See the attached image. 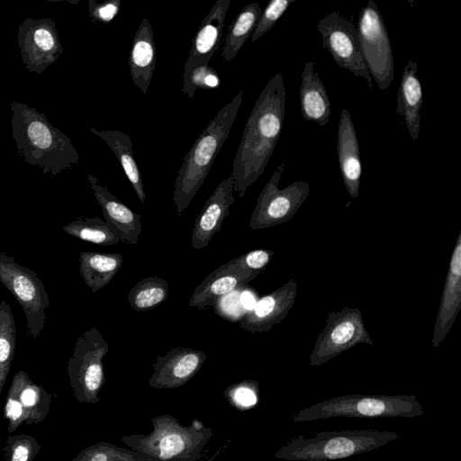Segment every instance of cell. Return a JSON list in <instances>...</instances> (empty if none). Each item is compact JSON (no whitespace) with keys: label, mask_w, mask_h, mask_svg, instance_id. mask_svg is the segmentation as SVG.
Listing matches in <instances>:
<instances>
[{"label":"cell","mask_w":461,"mask_h":461,"mask_svg":"<svg viewBox=\"0 0 461 461\" xmlns=\"http://www.w3.org/2000/svg\"><path fill=\"white\" fill-rule=\"evenodd\" d=\"M285 110L284 78L276 73L252 108L232 164L230 175L240 197L264 173L282 132Z\"/></svg>","instance_id":"6da1fadb"},{"label":"cell","mask_w":461,"mask_h":461,"mask_svg":"<svg viewBox=\"0 0 461 461\" xmlns=\"http://www.w3.org/2000/svg\"><path fill=\"white\" fill-rule=\"evenodd\" d=\"M10 107L13 139L27 164L40 167L51 177L79 165L80 157L71 140L44 113L17 101L11 102Z\"/></svg>","instance_id":"7a4b0ae2"},{"label":"cell","mask_w":461,"mask_h":461,"mask_svg":"<svg viewBox=\"0 0 461 461\" xmlns=\"http://www.w3.org/2000/svg\"><path fill=\"white\" fill-rule=\"evenodd\" d=\"M243 100L241 89L210 121L185 156L176 176L173 200L182 215L199 191L227 140Z\"/></svg>","instance_id":"3957f363"},{"label":"cell","mask_w":461,"mask_h":461,"mask_svg":"<svg viewBox=\"0 0 461 461\" xmlns=\"http://www.w3.org/2000/svg\"><path fill=\"white\" fill-rule=\"evenodd\" d=\"M151 423L149 433L123 435L121 440L131 449L158 461H198L213 434L198 420L185 426L169 414L155 416Z\"/></svg>","instance_id":"277c9868"},{"label":"cell","mask_w":461,"mask_h":461,"mask_svg":"<svg viewBox=\"0 0 461 461\" xmlns=\"http://www.w3.org/2000/svg\"><path fill=\"white\" fill-rule=\"evenodd\" d=\"M398 438L396 432L374 429L320 431L309 438H292L274 456L288 461H333L377 449Z\"/></svg>","instance_id":"5b68a950"},{"label":"cell","mask_w":461,"mask_h":461,"mask_svg":"<svg viewBox=\"0 0 461 461\" xmlns=\"http://www.w3.org/2000/svg\"><path fill=\"white\" fill-rule=\"evenodd\" d=\"M424 413L414 395L338 396L302 409L293 415L294 422L330 418H415Z\"/></svg>","instance_id":"8992f818"},{"label":"cell","mask_w":461,"mask_h":461,"mask_svg":"<svg viewBox=\"0 0 461 461\" xmlns=\"http://www.w3.org/2000/svg\"><path fill=\"white\" fill-rule=\"evenodd\" d=\"M108 351L106 340L95 327L77 339L67 371L74 396L80 403L100 402L99 393L105 382L103 359Z\"/></svg>","instance_id":"52a82bcc"},{"label":"cell","mask_w":461,"mask_h":461,"mask_svg":"<svg viewBox=\"0 0 461 461\" xmlns=\"http://www.w3.org/2000/svg\"><path fill=\"white\" fill-rule=\"evenodd\" d=\"M0 283L13 294L26 318L27 333L38 339L50 306L49 294L37 273L18 263L14 257L0 252Z\"/></svg>","instance_id":"ba28073f"},{"label":"cell","mask_w":461,"mask_h":461,"mask_svg":"<svg viewBox=\"0 0 461 461\" xmlns=\"http://www.w3.org/2000/svg\"><path fill=\"white\" fill-rule=\"evenodd\" d=\"M357 29L367 70L378 87L384 90L393 79V55L384 19L373 0H368L360 11Z\"/></svg>","instance_id":"9c48e42d"},{"label":"cell","mask_w":461,"mask_h":461,"mask_svg":"<svg viewBox=\"0 0 461 461\" xmlns=\"http://www.w3.org/2000/svg\"><path fill=\"white\" fill-rule=\"evenodd\" d=\"M323 48L329 50L336 64L364 78L373 90L372 77L362 56L357 29L353 23L332 12L316 23Z\"/></svg>","instance_id":"30bf717a"},{"label":"cell","mask_w":461,"mask_h":461,"mask_svg":"<svg viewBox=\"0 0 461 461\" xmlns=\"http://www.w3.org/2000/svg\"><path fill=\"white\" fill-rule=\"evenodd\" d=\"M285 163L278 166L262 189L251 214L249 227L265 229L287 220L303 203L310 192L308 183L295 181L279 189Z\"/></svg>","instance_id":"8fae6325"},{"label":"cell","mask_w":461,"mask_h":461,"mask_svg":"<svg viewBox=\"0 0 461 461\" xmlns=\"http://www.w3.org/2000/svg\"><path fill=\"white\" fill-rule=\"evenodd\" d=\"M17 45L24 68L36 74L44 72L64 51L56 23L50 18L25 19L18 26Z\"/></svg>","instance_id":"7c38bea8"},{"label":"cell","mask_w":461,"mask_h":461,"mask_svg":"<svg viewBox=\"0 0 461 461\" xmlns=\"http://www.w3.org/2000/svg\"><path fill=\"white\" fill-rule=\"evenodd\" d=\"M207 357L202 350L175 348L159 356L152 365L149 385L155 389H175L189 382L202 368Z\"/></svg>","instance_id":"4fadbf2b"},{"label":"cell","mask_w":461,"mask_h":461,"mask_svg":"<svg viewBox=\"0 0 461 461\" xmlns=\"http://www.w3.org/2000/svg\"><path fill=\"white\" fill-rule=\"evenodd\" d=\"M259 271L247 269L234 259L211 272L196 286L189 301L190 307L205 309L212 306L221 296L243 288L253 280Z\"/></svg>","instance_id":"5bb4252c"},{"label":"cell","mask_w":461,"mask_h":461,"mask_svg":"<svg viewBox=\"0 0 461 461\" xmlns=\"http://www.w3.org/2000/svg\"><path fill=\"white\" fill-rule=\"evenodd\" d=\"M231 175L222 180L205 202L197 215L192 232L191 246L194 249L205 248L221 228L235 201Z\"/></svg>","instance_id":"9a60e30c"},{"label":"cell","mask_w":461,"mask_h":461,"mask_svg":"<svg viewBox=\"0 0 461 461\" xmlns=\"http://www.w3.org/2000/svg\"><path fill=\"white\" fill-rule=\"evenodd\" d=\"M230 0H217L202 21L193 41L184 69L206 66L221 45Z\"/></svg>","instance_id":"2e32d148"},{"label":"cell","mask_w":461,"mask_h":461,"mask_svg":"<svg viewBox=\"0 0 461 461\" xmlns=\"http://www.w3.org/2000/svg\"><path fill=\"white\" fill-rule=\"evenodd\" d=\"M337 153L344 185L355 198L359 194L362 164L355 125L346 108L342 109L339 120Z\"/></svg>","instance_id":"e0dca14e"},{"label":"cell","mask_w":461,"mask_h":461,"mask_svg":"<svg viewBox=\"0 0 461 461\" xmlns=\"http://www.w3.org/2000/svg\"><path fill=\"white\" fill-rule=\"evenodd\" d=\"M87 179L106 221L117 230L121 241L136 245L142 231L140 215L101 185L94 175L88 174Z\"/></svg>","instance_id":"ac0fdd59"},{"label":"cell","mask_w":461,"mask_h":461,"mask_svg":"<svg viewBox=\"0 0 461 461\" xmlns=\"http://www.w3.org/2000/svg\"><path fill=\"white\" fill-rule=\"evenodd\" d=\"M156 67V46L149 18H144L133 38L129 68L133 84L146 94Z\"/></svg>","instance_id":"d6986e66"},{"label":"cell","mask_w":461,"mask_h":461,"mask_svg":"<svg viewBox=\"0 0 461 461\" xmlns=\"http://www.w3.org/2000/svg\"><path fill=\"white\" fill-rule=\"evenodd\" d=\"M313 67V61H307L302 71L300 109L305 121L325 126L331 115V104L326 88Z\"/></svg>","instance_id":"ffe728a7"},{"label":"cell","mask_w":461,"mask_h":461,"mask_svg":"<svg viewBox=\"0 0 461 461\" xmlns=\"http://www.w3.org/2000/svg\"><path fill=\"white\" fill-rule=\"evenodd\" d=\"M417 70L418 63L410 59L403 68L396 98V113L402 117L413 141L420 134V111L423 101Z\"/></svg>","instance_id":"44dd1931"},{"label":"cell","mask_w":461,"mask_h":461,"mask_svg":"<svg viewBox=\"0 0 461 461\" xmlns=\"http://www.w3.org/2000/svg\"><path fill=\"white\" fill-rule=\"evenodd\" d=\"M9 389L23 406L26 425L40 423L46 418L50 409L51 395L35 384L25 371L20 370L14 375Z\"/></svg>","instance_id":"7402d4cb"},{"label":"cell","mask_w":461,"mask_h":461,"mask_svg":"<svg viewBox=\"0 0 461 461\" xmlns=\"http://www.w3.org/2000/svg\"><path fill=\"white\" fill-rule=\"evenodd\" d=\"M79 273L92 293L106 286L122 266L123 257L118 253L82 251Z\"/></svg>","instance_id":"603a6c76"},{"label":"cell","mask_w":461,"mask_h":461,"mask_svg":"<svg viewBox=\"0 0 461 461\" xmlns=\"http://www.w3.org/2000/svg\"><path fill=\"white\" fill-rule=\"evenodd\" d=\"M288 305L285 287L259 299L240 321L241 329L249 332L268 330L283 318Z\"/></svg>","instance_id":"cb8c5ba5"},{"label":"cell","mask_w":461,"mask_h":461,"mask_svg":"<svg viewBox=\"0 0 461 461\" xmlns=\"http://www.w3.org/2000/svg\"><path fill=\"white\" fill-rule=\"evenodd\" d=\"M89 131L104 140L113 151L140 203H144L146 194L143 180L133 156L132 141L130 136L118 130L99 131L90 128Z\"/></svg>","instance_id":"d4e9b609"},{"label":"cell","mask_w":461,"mask_h":461,"mask_svg":"<svg viewBox=\"0 0 461 461\" xmlns=\"http://www.w3.org/2000/svg\"><path fill=\"white\" fill-rule=\"evenodd\" d=\"M261 13L262 9L258 2L251 3L244 6L233 19L228 28L221 53L226 62L235 58L244 43L251 37Z\"/></svg>","instance_id":"484cf974"},{"label":"cell","mask_w":461,"mask_h":461,"mask_svg":"<svg viewBox=\"0 0 461 461\" xmlns=\"http://www.w3.org/2000/svg\"><path fill=\"white\" fill-rule=\"evenodd\" d=\"M62 229L72 237L96 245L112 246L121 241L117 230L108 221L98 217H78Z\"/></svg>","instance_id":"4316f807"},{"label":"cell","mask_w":461,"mask_h":461,"mask_svg":"<svg viewBox=\"0 0 461 461\" xmlns=\"http://www.w3.org/2000/svg\"><path fill=\"white\" fill-rule=\"evenodd\" d=\"M169 294L167 280L158 276L145 277L138 282L127 295L128 302L137 312L151 310L166 301Z\"/></svg>","instance_id":"83f0119b"},{"label":"cell","mask_w":461,"mask_h":461,"mask_svg":"<svg viewBox=\"0 0 461 461\" xmlns=\"http://www.w3.org/2000/svg\"><path fill=\"white\" fill-rule=\"evenodd\" d=\"M16 346V327L10 304L0 302V394L5 384Z\"/></svg>","instance_id":"f1b7e54d"},{"label":"cell","mask_w":461,"mask_h":461,"mask_svg":"<svg viewBox=\"0 0 461 461\" xmlns=\"http://www.w3.org/2000/svg\"><path fill=\"white\" fill-rule=\"evenodd\" d=\"M358 326L351 320H344L337 323L332 330L328 332L326 338L327 346L314 351L311 357V365H321L330 357L348 348L357 334Z\"/></svg>","instance_id":"f546056e"},{"label":"cell","mask_w":461,"mask_h":461,"mask_svg":"<svg viewBox=\"0 0 461 461\" xmlns=\"http://www.w3.org/2000/svg\"><path fill=\"white\" fill-rule=\"evenodd\" d=\"M70 461H158L135 450L105 441L96 442L79 452Z\"/></svg>","instance_id":"4dcf8cb0"},{"label":"cell","mask_w":461,"mask_h":461,"mask_svg":"<svg viewBox=\"0 0 461 461\" xmlns=\"http://www.w3.org/2000/svg\"><path fill=\"white\" fill-rule=\"evenodd\" d=\"M38 440L27 434H10L3 448L5 461H33L41 450Z\"/></svg>","instance_id":"1f68e13d"},{"label":"cell","mask_w":461,"mask_h":461,"mask_svg":"<svg viewBox=\"0 0 461 461\" xmlns=\"http://www.w3.org/2000/svg\"><path fill=\"white\" fill-rule=\"evenodd\" d=\"M221 85L217 71L210 67L197 66L184 69L182 93L191 99L197 88L215 89Z\"/></svg>","instance_id":"d6a6232c"},{"label":"cell","mask_w":461,"mask_h":461,"mask_svg":"<svg viewBox=\"0 0 461 461\" xmlns=\"http://www.w3.org/2000/svg\"><path fill=\"white\" fill-rule=\"evenodd\" d=\"M223 395L230 405L246 411L255 407L258 402V383L254 380H243L229 385Z\"/></svg>","instance_id":"836d02e7"},{"label":"cell","mask_w":461,"mask_h":461,"mask_svg":"<svg viewBox=\"0 0 461 461\" xmlns=\"http://www.w3.org/2000/svg\"><path fill=\"white\" fill-rule=\"evenodd\" d=\"M295 0H271L262 11L258 23L251 34V41H256L270 31L280 19L289 5Z\"/></svg>","instance_id":"e575fe53"},{"label":"cell","mask_w":461,"mask_h":461,"mask_svg":"<svg viewBox=\"0 0 461 461\" xmlns=\"http://www.w3.org/2000/svg\"><path fill=\"white\" fill-rule=\"evenodd\" d=\"M121 3V0H108L104 2L89 0L88 14L92 23H110L119 14Z\"/></svg>","instance_id":"d590c367"},{"label":"cell","mask_w":461,"mask_h":461,"mask_svg":"<svg viewBox=\"0 0 461 461\" xmlns=\"http://www.w3.org/2000/svg\"><path fill=\"white\" fill-rule=\"evenodd\" d=\"M4 418L8 421L7 430L13 434L16 429L24 423V411L19 400L12 390H8L4 408Z\"/></svg>","instance_id":"8d00e7d4"},{"label":"cell","mask_w":461,"mask_h":461,"mask_svg":"<svg viewBox=\"0 0 461 461\" xmlns=\"http://www.w3.org/2000/svg\"><path fill=\"white\" fill-rule=\"evenodd\" d=\"M272 254L269 250L256 249L235 258V260L247 269L260 272L269 262Z\"/></svg>","instance_id":"74e56055"}]
</instances>
